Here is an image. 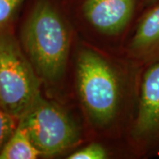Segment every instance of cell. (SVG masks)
<instances>
[{
    "label": "cell",
    "mask_w": 159,
    "mask_h": 159,
    "mask_svg": "<svg viewBox=\"0 0 159 159\" xmlns=\"http://www.w3.org/2000/svg\"><path fill=\"white\" fill-rule=\"evenodd\" d=\"M42 92L41 80L20 47L16 28L0 30V105L20 119Z\"/></svg>",
    "instance_id": "obj_5"
},
{
    "label": "cell",
    "mask_w": 159,
    "mask_h": 159,
    "mask_svg": "<svg viewBox=\"0 0 159 159\" xmlns=\"http://www.w3.org/2000/svg\"><path fill=\"white\" fill-rule=\"evenodd\" d=\"M142 66L78 38L71 97L90 140L106 142L125 157V142L135 112Z\"/></svg>",
    "instance_id": "obj_1"
},
{
    "label": "cell",
    "mask_w": 159,
    "mask_h": 159,
    "mask_svg": "<svg viewBox=\"0 0 159 159\" xmlns=\"http://www.w3.org/2000/svg\"><path fill=\"white\" fill-rule=\"evenodd\" d=\"M19 123L42 158H66L89 141L83 119L74 103L60 102L43 92Z\"/></svg>",
    "instance_id": "obj_4"
},
{
    "label": "cell",
    "mask_w": 159,
    "mask_h": 159,
    "mask_svg": "<svg viewBox=\"0 0 159 159\" xmlns=\"http://www.w3.org/2000/svg\"><path fill=\"white\" fill-rule=\"evenodd\" d=\"M159 157V58L142 67L136 108L125 142V157Z\"/></svg>",
    "instance_id": "obj_6"
},
{
    "label": "cell",
    "mask_w": 159,
    "mask_h": 159,
    "mask_svg": "<svg viewBox=\"0 0 159 159\" xmlns=\"http://www.w3.org/2000/svg\"><path fill=\"white\" fill-rule=\"evenodd\" d=\"M19 120L0 105V151L16 129Z\"/></svg>",
    "instance_id": "obj_11"
},
{
    "label": "cell",
    "mask_w": 159,
    "mask_h": 159,
    "mask_svg": "<svg viewBox=\"0 0 159 159\" xmlns=\"http://www.w3.org/2000/svg\"><path fill=\"white\" fill-rule=\"evenodd\" d=\"M27 0H0V30L16 28Z\"/></svg>",
    "instance_id": "obj_10"
},
{
    "label": "cell",
    "mask_w": 159,
    "mask_h": 159,
    "mask_svg": "<svg viewBox=\"0 0 159 159\" xmlns=\"http://www.w3.org/2000/svg\"><path fill=\"white\" fill-rule=\"evenodd\" d=\"M20 47L42 83L43 94L74 103L71 74L78 34L64 0H27L16 26Z\"/></svg>",
    "instance_id": "obj_2"
},
{
    "label": "cell",
    "mask_w": 159,
    "mask_h": 159,
    "mask_svg": "<svg viewBox=\"0 0 159 159\" xmlns=\"http://www.w3.org/2000/svg\"><path fill=\"white\" fill-rule=\"evenodd\" d=\"M141 1H142V7H143V10H144L145 8H147L149 6L153 5L154 3H156L158 0H141Z\"/></svg>",
    "instance_id": "obj_12"
},
{
    "label": "cell",
    "mask_w": 159,
    "mask_h": 159,
    "mask_svg": "<svg viewBox=\"0 0 159 159\" xmlns=\"http://www.w3.org/2000/svg\"><path fill=\"white\" fill-rule=\"evenodd\" d=\"M121 158L119 151L106 142L90 140L69 154L66 159Z\"/></svg>",
    "instance_id": "obj_9"
},
{
    "label": "cell",
    "mask_w": 159,
    "mask_h": 159,
    "mask_svg": "<svg viewBox=\"0 0 159 159\" xmlns=\"http://www.w3.org/2000/svg\"><path fill=\"white\" fill-rule=\"evenodd\" d=\"M39 151L20 123L0 151V159H39Z\"/></svg>",
    "instance_id": "obj_8"
},
{
    "label": "cell",
    "mask_w": 159,
    "mask_h": 159,
    "mask_svg": "<svg viewBox=\"0 0 159 159\" xmlns=\"http://www.w3.org/2000/svg\"><path fill=\"white\" fill-rule=\"evenodd\" d=\"M122 54L142 67L159 58V0L142 11Z\"/></svg>",
    "instance_id": "obj_7"
},
{
    "label": "cell",
    "mask_w": 159,
    "mask_h": 159,
    "mask_svg": "<svg viewBox=\"0 0 159 159\" xmlns=\"http://www.w3.org/2000/svg\"><path fill=\"white\" fill-rule=\"evenodd\" d=\"M77 34L112 53L123 49L143 11L141 0H64Z\"/></svg>",
    "instance_id": "obj_3"
}]
</instances>
